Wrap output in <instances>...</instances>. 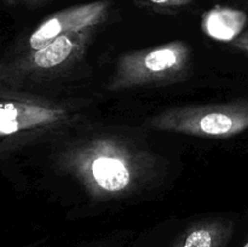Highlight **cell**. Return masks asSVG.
Segmentation results:
<instances>
[{
  "mask_svg": "<svg viewBox=\"0 0 248 247\" xmlns=\"http://www.w3.org/2000/svg\"><path fill=\"white\" fill-rule=\"evenodd\" d=\"M93 200L106 201L140 190L155 176V157L118 136H92L65 150L60 159Z\"/></svg>",
  "mask_w": 248,
  "mask_h": 247,
  "instance_id": "1",
  "label": "cell"
},
{
  "mask_svg": "<svg viewBox=\"0 0 248 247\" xmlns=\"http://www.w3.org/2000/svg\"><path fill=\"white\" fill-rule=\"evenodd\" d=\"M190 57V47L184 41L124 53L116 62L108 89L121 91L181 82L188 77Z\"/></svg>",
  "mask_w": 248,
  "mask_h": 247,
  "instance_id": "2",
  "label": "cell"
},
{
  "mask_svg": "<svg viewBox=\"0 0 248 247\" xmlns=\"http://www.w3.org/2000/svg\"><path fill=\"white\" fill-rule=\"evenodd\" d=\"M93 28L65 34L38 50H24L1 64V82H17L27 77L47 75L70 65L84 55Z\"/></svg>",
  "mask_w": 248,
  "mask_h": 247,
  "instance_id": "3",
  "label": "cell"
},
{
  "mask_svg": "<svg viewBox=\"0 0 248 247\" xmlns=\"http://www.w3.org/2000/svg\"><path fill=\"white\" fill-rule=\"evenodd\" d=\"M68 110L60 104L39 98L18 96L1 91L0 102V136L23 133L27 131L50 127L67 120Z\"/></svg>",
  "mask_w": 248,
  "mask_h": 247,
  "instance_id": "4",
  "label": "cell"
},
{
  "mask_svg": "<svg viewBox=\"0 0 248 247\" xmlns=\"http://www.w3.org/2000/svg\"><path fill=\"white\" fill-rule=\"evenodd\" d=\"M109 9L110 1L98 0L55 12L34 29L27 40L26 50H38L65 34L94 28L106 21Z\"/></svg>",
  "mask_w": 248,
  "mask_h": 247,
  "instance_id": "5",
  "label": "cell"
},
{
  "mask_svg": "<svg viewBox=\"0 0 248 247\" xmlns=\"http://www.w3.org/2000/svg\"><path fill=\"white\" fill-rule=\"evenodd\" d=\"M235 232L232 219H207L194 223L176 240V247H225Z\"/></svg>",
  "mask_w": 248,
  "mask_h": 247,
  "instance_id": "6",
  "label": "cell"
},
{
  "mask_svg": "<svg viewBox=\"0 0 248 247\" xmlns=\"http://www.w3.org/2000/svg\"><path fill=\"white\" fill-rule=\"evenodd\" d=\"M248 16L245 11L229 6H215L202 16V31L218 41L232 43L245 31Z\"/></svg>",
  "mask_w": 248,
  "mask_h": 247,
  "instance_id": "7",
  "label": "cell"
},
{
  "mask_svg": "<svg viewBox=\"0 0 248 247\" xmlns=\"http://www.w3.org/2000/svg\"><path fill=\"white\" fill-rule=\"evenodd\" d=\"M152 5L161 7H181L191 4L193 0H148Z\"/></svg>",
  "mask_w": 248,
  "mask_h": 247,
  "instance_id": "8",
  "label": "cell"
},
{
  "mask_svg": "<svg viewBox=\"0 0 248 247\" xmlns=\"http://www.w3.org/2000/svg\"><path fill=\"white\" fill-rule=\"evenodd\" d=\"M232 44V47L236 48V50H239L240 52L245 53V55L248 56V29L247 31H245L239 38L235 39Z\"/></svg>",
  "mask_w": 248,
  "mask_h": 247,
  "instance_id": "9",
  "label": "cell"
},
{
  "mask_svg": "<svg viewBox=\"0 0 248 247\" xmlns=\"http://www.w3.org/2000/svg\"><path fill=\"white\" fill-rule=\"evenodd\" d=\"M24 4L28 5V6H38V5L44 4L47 0H23Z\"/></svg>",
  "mask_w": 248,
  "mask_h": 247,
  "instance_id": "10",
  "label": "cell"
},
{
  "mask_svg": "<svg viewBox=\"0 0 248 247\" xmlns=\"http://www.w3.org/2000/svg\"><path fill=\"white\" fill-rule=\"evenodd\" d=\"M1 1L4 2L5 5H7V6H14L18 0H1Z\"/></svg>",
  "mask_w": 248,
  "mask_h": 247,
  "instance_id": "11",
  "label": "cell"
},
{
  "mask_svg": "<svg viewBox=\"0 0 248 247\" xmlns=\"http://www.w3.org/2000/svg\"><path fill=\"white\" fill-rule=\"evenodd\" d=\"M86 247H107L106 245H91V246H86Z\"/></svg>",
  "mask_w": 248,
  "mask_h": 247,
  "instance_id": "12",
  "label": "cell"
},
{
  "mask_svg": "<svg viewBox=\"0 0 248 247\" xmlns=\"http://www.w3.org/2000/svg\"><path fill=\"white\" fill-rule=\"evenodd\" d=\"M242 247H248V237H247L246 242H245V244H244V246H242Z\"/></svg>",
  "mask_w": 248,
  "mask_h": 247,
  "instance_id": "13",
  "label": "cell"
},
{
  "mask_svg": "<svg viewBox=\"0 0 248 247\" xmlns=\"http://www.w3.org/2000/svg\"><path fill=\"white\" fill-rule=\"evenodd\" d=\"M170 247H176V244H174V242H173V244H172Z\"/></svg>",
  "mask_w": 248,
  "mask_h": 247,
  "instance_id": "14",
  "label": "cell"
},
{
  "mask_svg": "<svg viewBox=\"0 0 248 247\" xmlns=\"http://www.w3.org/2000/svg\"><path fill=\"white\" fill-rule=\"evenodd\" d=\"M246 1H247V4H248V0H246Z\"/></svg>",
  "mask_w": 248,
  "mask_h": 247,
  "instance_id": "15",
  "label": "cell"
}]
</instances>
